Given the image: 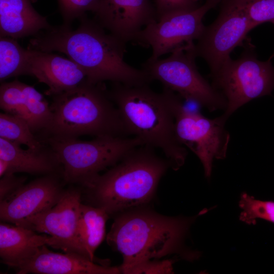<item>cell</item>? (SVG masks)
Instances as JSON below:
<instances>
[{"label":"cell","instance_id":"6da1fadb","mask_svg":"<svg viewBox=\"0 0 274 274\" xmlns=\"http://www.w3.org/2000/svg\"><path fill=\"white\" fill-rule=\"evenodd\" d=\"M79 20L75 29L62 24L41 31L29 40L27 48L65 54L82 68L87 80L92 83L110 81L137 86L152 81L144 70L134 68L124 61L126 43L107 33L86 14Z\"/></svg>","mask_w":274,"mask_h":274},{"label":"cell","instance_id":"7a4b0ae2","mask_svg":"<svg viewBox=\"0 0 274 274\" xmlns=\"http://www.w3.org/2000/svg\"><path fill=\"white\" fill-rule=\"evenodd\" d=\"M192 217H169L136 208L118 214L107 235L109 245L122 256L121 271L139 263L168 255L183 253V241Z\"/></svg>","mask_w":274,"mask_h":274},{"label":"cell","instance_id":"3957f363","mask_svg":"<svg viewBox=\"0 0 274 274\" xmlns=\"http://www.w3.org/2000/svg\"><path fill=\"white\" fill-rule=\"evenodd\" d=\"M51 121L43 137L78 138L129 135L117 107L102 83L87 79L76 87L52 96Z\"/></svg>","mask_w":274,"mask_h":274},{"label":"cell","instance_id":"277c9868","mask_svg":"<svg viewBox=\"0 0 274 274\" xmlns=\"http://www.w3.org/2000/svg\"><path fill=\"white\" fill-rule=\"evenodd\" d=\"M109 94L128 132L145 145L161 149L174 170L184 164L186 148L178 140L174 115L164 91L157 93L148 84L130 86L114 83Z\"/></svg>","mask_w":274,"mask_h":274},{"label":"cell","instance_id":"5b68a950","mask_svg":"<svg viewBox=\"0 0 274 274\" xmlns=\"http://www.w3.org/2000/svg\"><path fill=\"white\" fill-rule=\"evenodd\" d=\"M154 149L147 145L138 147L118 164L99 175L87 188L94 206L110 215L149 202L160 179L170 167L167 159L158 156Z\"/></svg>","mask_w":274,"mask_h":274},{"label":"cell","instance_id":"8992f818","mask_svg":"<svg viewBox=\"0 0 274 274\" xmlns=\"http://www.w3.org/2000/svg\"><path fill=\"white\" fill-rule=\"evenodd\" d=\"M39 139L47 145L61 166L64 181L86 188L92 184L100 172L116 164L134 148L145 145L135 136L97 137L91 141L53 136Z\"/></svg>","mask_w":274,"mask_h":274},{"label":"cell","instance_id":"52a82bcc","mask_svg":"<svg viewBox=\"0 0 274 274\" xmlns=\"http://www.w3.org/2000/svg\"><path fill=\"white\" fill-rule=\"evenodd\" d=\"M255 47L246 42L244 50L235 60L229 58L211 75L212 85L224 97L226 107L222 115L228 120L238 108L250 101L271 94L274 90V66L271 60L257 58Z\"/></svg>","mask_w":274,"mask_h":274},{"label":"cell","instance_id":"ba28073f","mask_svg":"<svg viewBox=\"0 0 274 274\" xmlns=\"http://www.w3.org/2000/svg\"><path fill=\"white\" fill-rule=\"evenodd\" d=\"M194 45L193 42L184 44L174 49L170 56L164 59H148L143 64V69L152 80L160 81L164 87L177 92L186 100L210 112L224 111L225 99L197 70Z\"/></svg>","mask_w":274,"mask_h":274},{"label":"cell","instance_id":"9c48e42d","mask_svg":"<svg viewBox=\"0 0 274 274\" xmlns=\"http://www.w3.org/2000/svg\"><path fill=\"white\" fill-rule=\"evenodd\" d=\"M175 119L178 141L191 150L201 162L206 178L212 175L214 159L226 158L230 139L225 128L227 120L222 115L210 119L186 107L181 97L164 87Z\"/></svg>","mask_w":274,"mask_h":274},{"label":"cell","instance_id":"30bf717a","mask_svg":"<svg viewBox=\"0 0 274 274\" xmlns=\"http://www.w3.org/2000/svg\"><path fill=\"white\" fill-rule=\"evenodd\" d=\"M254 28L243 0H224L218 17L205 26L194 45L196 56L206 60L212 75L230 58L235 47L243 45L248 33Z\"/></svg>","mask_w":274,"mask_h":274},{"label":"cell","instance_id":"8fae6325","mask_svg":"<svg viewBox=\"0 0 274 274\" xmlns=\"http://www.w3.org/2000/svg\"><path fill=\"white\" fill-rule=\"evenodd\" d=\"M220 1L206 0L200 6L168 13L146 25L133 41L151 47L149 59H159L184 44L197 40L205 28L203 17Z\"/></svg>","mask_w":274,"mask_h":274},{"label":"cell","instance_id":"7c38bea8","mask_svg":"<svg viewBox=\"0 0 274 274\" xmlns=\"http://www.w3.org/2000/svg\"><path fill=\"white\" fill-rule=\"evenodd\" d=\"M81 203L79 191L65 190L54 206L28 218L18 226L49 234L53 240L52 248L60 249L65 253H76L90 259L81 244L79 234Z\"/></svg>","mask_w":274,"mask_h":274},{"label":"cell","instance_id":"4fadbf2b","mask_svg":"<svg viewBox=\"0 0 274 274\" xmlns=\"http://www.w3.org/2000/svg\"><path fill=\"white\" fill-rule=\"evenodd\" d=\"M64 191L55 174L36 179L0 201V219L20 225L28 218L54 206Z\"/></svg>","mask_w":274,"mask_h":274},{"label":"cell","instance_id":"5bb4252c","mask_svg":"<svg viewBox=\"0 0 274 274\" xmlns=\"http://www.w3.org/2000/svg\"><path fill=\"white\" fill-rule=\"evenodd\" d=\"M94 19L105 29L125 43L157 20L156 9L149 0H99Z\"/></svg>","mask_w":274,"mask_h":274},{"label":"cell","instance_id":"9a60e30c","mask_svg":"<svg viewBox=\"0 0 274 274\" xmlns=\"http://www.w3.org/2000/svg\"><path fill=\"white\" fill-rule=\"evenodd\" d=\"M29 76L48 87L46 95L53 96L79 86L86 79L85 73L77 64L52 52L27 48Z\"/></svg>","mask_w":274,"mask_h":274},{"label":"cell","instance_id":"2e32d148","mask_svg":"<svg viewBox=\"0 0 274 274\" xmlns=\"http://www.w3.org/2000/svg\"><path fill=\"white\" fill-rule=\"evenodd\" d=\"M43 245L16 268L18 274H117L119 266L99 265L82 255L54 252Z\"/></svg>","mask_w":274,"mask_h":274},{"label":"cell","instance_id":"e0dca14e","mask_svg":"<svg viewBox=\"0 0 274 274\" xmlns=\"http://www.w3.org/2000/svg\"><path fill=\"white\" fill-rule=\"evenodd\" d=\"M59 166L50 151L23 149L21 145L0 138V177L8 174L26 173L52 174Z\"/></svg>","mask_w":274,"mask_h":274},{"label":"cell","instance_id":"ac0fdd59","mask_svg":"<svg viewBox=\"0 0 274 274\" xmlns=\"http://www.w3.org/2000/svg\"><path fill=\"white\" fill-rule=\"evenodd\" d=\"M52 27L46 17L33 8L32 0H0L1 37H34Z\"/></svg>","mask_w":274,"mask_h":274},{"label":"cell","instance_id":"d6986e66","mask_svg":"<svg viewBox=\"0 0 274 274\" xmlns=\"http://www.w3.org/2000/svg\"><path fill=\"white\" fill-rule=\"evenodd\" d=\"M50 235L39 234L31 229L4 222L0 224V257L3 263L16 268L43 245L51 247Z\"/></svg>","mask_w":274,"mask_h":274},{"label":"cell","instance_id":"ffe728a7","mask_svg":"<svg viewBox=\"0 0 274 274\" xmlns=\"http://www.w3.org/2000/svg\"><path fill=\"white\" fill-rule=\"evenodd\" d=\"M109 215L103 209L81 203L79 234L89 258L94 261L96 250L105 238L106 224Z\"/></svg>","mask_w":274,"mask_h":274},{"label":"cell","instance_id":"44dd1931","mask_svg":"<svg viewBox=\"0 0 274 274\" xmlns=\"http://www.w3.org/2000/svg\"><path fill=\"white\" fill-rule=\"evenodd\" d=\"M22 75H29L27 49L21 47L17 39L0 38V81Z\"/></svg>","mask_w":274,"mask_h":274},{"label":"cell","instance_id":"7402d4cb","mask_svg":"<svg viewBox=\"0 0 274 274\" xmlns=\"http://www.w3.org/2000/svg\"><path fill=\"white\" fill-rule=\"evenodd\" d=\"M0 138L33 150L45 147L25 119L6 113L0 114Z\"/></svg>","mask_w":274,"mask_h":274},{"label":"cell","instance_id":"603a6c76","mask_svg":"<svg viewBox=\"0 0 274 274\" xmlns=\"http://www.w3.org/2000/svg\"><path fill=\"white\" fill-rule=\"evenodd\" d=\"M22 88L26 121L34 133L42 132L48 127L52 118L50 105L33 86L23 83Z\"/></svg>","mask_w":274,"mask_h":274},{"label":"cell","instance_id":"cb8c5ba5","mask_svg":"<svg viewBox=\"0 0 274 274\" xmlns=\"http://www.w3.org/2000/svg\"><path fill=\"white\" fill-rule=\"evenodd\" d=\"M242 210L239 219L248 224L255 225L257 219L274 223V201L255 199L246 192H243L239 200Z\"/></svg>","mask_w":274,"mask_h":274},{"label":"cell","instance_id":"d4e9b609","mask_svg":"<svg viewBox=\"0 0 274 274\" xmlns=\"http://www.w3.org/2000/svg\"><path fill=\"white\" fill-rule=\"evenodd\" d=\"M22 85V82L17 80L1 83L0 108L4 113L22 117L26 120Z\"/></svg>","mask_w":274,"mask_h":274},{"label":"cell","instance_id":"484cf974","mask_svg":"<svg viewBox=\"0 0 274 274\" xmlns=\"http://www.w3.org/2000/svg\"><path fill=\"white\" fill-rule=\"evenodd\" d=\"M99 0H57L63 24L71 26L76 19H79L86 12L95 11Z\"/></svg>","mask_w":274,"mask_h":274},{"label":"cell","instance_id":"4316f807","mask_svg":"<svg viewBox=\"0 0 274 274\" xmlns=\"http://www.w3.org/2000/svg\"><path fill=\"white\" fill-rule=\"evenodd\" d=\"M246 13L254 27L274 22V0H243Z\"/></svg>","mask_w":274,"mask_h":274},{"label":"cell","instance_id":"83f0119b","mask_svg":"<svg viewBox=\"0 0 274 274\" xmlns=\"http://www.w3.org/2000/svg\"><path fill=\"white\" fill-rule=\"evenodd\" d=\"M174 260H147L121 271L124 274H168L174 273Z\"/></svg>","mask_w":274,"mask_h":274},{"label":"cell","instance_id":"f1b7e54d","mask_svg":"<svg viewBox=\"0 0 274 274\" xmlns=\"http://www.w3.org/2000/svg\"><path fill=\"white\" fill-rule=\"evenodd\" d=\"M26 180V177H17L15 174H5L1 177L0 201L24 185Z\"/></svg>","mask_w":274,"mask_h":274},{"label":"cell","instance_id":"f546056e","mask_svg":"<svg viewBox=\"0 0 274 274\" xmlns=\"http://www.w3.org/2000/svg\"><path fill=\"white\" fill-rule=\"evenodd\" d=\"M157 20L172 11L191 9L196 7V4L191 0H155Z\"/></svg>","mask_w":274,"mask_h":274},{"label":"cell","instance_id":"4dcf8cb0","mask_svg":"<svg viewBox=\"0 0 274 274\" xmlns=\"http://www.w3.org/2000/svg\"><path fill=\"white\" fill-rule=\"evenodd\" d=\"M192 2L196 4V3H197L198 1L199 0H191Z\"/></svg>","mask_w":274,"mask_h":274},{"label":"cell","instance_id":"1f68e13d","mask_svg":"<svg viewBox=\"0 0 274 274\" xmlns=\"http://www.w3.org/2000/svg\"><path fill=\"white\" fill-rule=\"evenodd\" d=\"M273 23H274V22H273Z\"/></svg>","mask_w":274,"mask_h":274}]
</instances>
